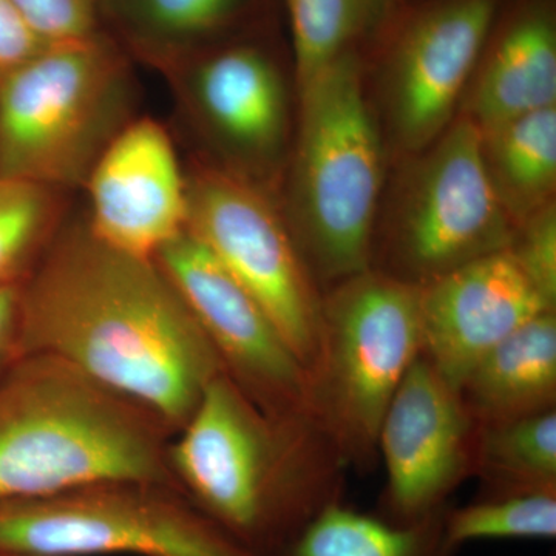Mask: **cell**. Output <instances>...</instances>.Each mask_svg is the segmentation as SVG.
Returning <instances> with one entry per match:
<instances>
[{"instance_id": "cell-1", "label": "cell", "mask_w": 556, "mask_h": 556, "mask_svg": "<svg viewBox=\"0 0 556 556\" xmlns=\"http://www.w3.org/2000/svg\"><path fill=\"white\" fill-rule=\"evenodd\" d=\"M51 356L129 399L175 434L223 369L155 258L62 230L22 285L17 358Z\"/></svg>"}, {"instance_id": "cell-2", "label": "cell", "mask_w": 556, "mask_h": 556, "mask_svg": "<svg viewBox=\"0 0 556 556\" xmlns=\"http://www.w3.org/2000/svg\"><path fill=\"white\" fill-rule=\"evenodd\" d=\"M174 437L167 460L179 492L258 556L280 555L343 501L348 466L314 417L270 416L225 372Z\"/></svg>"}, {"instance_id": "cell-3", "label": "cell", "mask_w": 556, "mask_h": 556, "mask_svg": "<svg viewBox=\"0 0 556 556\" xmlns=\"http://www.w3.org/2000/svg\"><path fill=\"white\" fill-rule=\"evenodd\" d=\"M170 437L155 416L67 362L20 357L0 378V503L102 482L177 486Z\"/></svg>"}, {"instance_id": "cell-4", "label": "cell", "mask_w": 556, "mask_h": 556, "mask_svg": "<svg viewBox=\"0 0 556 556\" xmlns=\"http://www.w3.org/2000/svg\"><path fill=\"white\" fill-rule=\"evenodd\" d=\"M357 51L300 90L288 226L321 292L371 269L383 156Z\"/></svg>"}, {"instance_id": "cell-5", "label": "cell", "mask_w": 556, "mask_h": 556, "mask_svg": "<svg viewBox=\"0 0 556 556\" xmlns=\"http://www.w3.org/2000/svg\"><path fill=\"white\" fill-rule=\"evenodd\" d=\"M420 354V287L371 268L321 294L308 413L348 467L375 464L388 405Z\"/></svg>"}, {"instance_id": "cell-6", "label": "cell", "mask_w": 556, "mask_h": 556, "mask_svg": "<svg viewBox=\"0 0 556 556\" xmlns=\"http://www.w3.org/2000/svg\"><path fill=\"white\" fill-rule=\"evenodd\" d=\"M126 62L100 31L49 43L0 79V178L84 185L116 127Z\"/></svg>"}, {"instance_id": "cell-7", "label": "cell", "mask_w": 556, "mask_h": 556, "mask_svg": "<svg viewBox=\"0 0 556 556\" xmlns=\"http://www.w3.org/2000/svg\"><path fill=\"white\" fill-rule=\"evenodd\" d=\"M0 552L30 556H258L177 486L102 482L0 503Z\"/></svg>"}, {"instance_id": "cell-8", "label": "cell", "mask_w": 556, "mask_h": 556, "mask_svg": "<svg viewBox=\"0 0 556 556\" xmlns=\"http://www.w3.org/2000/svg\"><path fill=\"white\" fill-rule=\"evenodd\" d=\"M427 149L371 265L416 287L510 248L517 233L486 174L481 130L467 116Z\"/></svg>"}, {"instance_id": "cell-9", "label": "cell", "mask_w": 556, "mask_h": 556, "mask_svg": "<svg viewBox=\"0 0 556 556\" xmlns=\"http://www.w3.org/2000/svg\"><path fill=\"white\" fill-rule=\"evenodd\" d=\"M186 229L251 292L308 369L324 292L265 193L239 172L201 167L188 177Z\"/></svg>"}, {"instance_id": "cell-10", "label": "cell", "mask_w": 556, "mask_h": 556, "mask_svg": "<svg viewBox=\"0 0 556 556\" xmlns=\"http://www.w3.org/2000/svg\"><path fill=\"white\" fill-rule=\"evenodd\" d=\"M155 260L241 393L270 416L309 415L308 369L218 258L186 229Z\"/></svg>"}, {"instance_id": "cell-11", "label": "cell", "mask_w": 556, "mask_h": 556, "mask_svg": "<svg viewBox=\"0 0 556 556\" xmlns=\"http://www.w3.org/2000/svg\"><path fill=\"white\" fill-rule=\"evenodd\" d=\"M477 424L459 391L424 354L388 405L378 455L386 466L380 518L415 525L444 510L473 467Z\"/></svg>"}, {"instance_id": "cell-12", "label": "cell", "mask_w": 556, "mask_h": 556, "mask_svg": "<svg viewBox=\"0 0 556 556\" xmlns=\"http://www.w3.org/2000/svg\"><path fill=\"white\" fill-rule=\"evenodd\" d=\"M497 0H434L399 31L388 65L391 126L409 152L452 124L496 21Z\"/></svg>"}, {"instance_id": "cell-13", "label": "cell", "mask_w": 556, "mask_h": 556, "mask_svg": "<svg viewBox=\"0 0 556 556\" xmlns=\"http://www.w3.org/2000/svg\"><path fill=\"white\" fill-rule=\"evenodd\" d=\"M87 228L102 243L156 254L188 225V177L170 135L152 118L124 124L94 161L86 182Z\"/></svg>"}, {"instance_id": "cell-14", "label": "cell", "mask_w": 556, "mask_h": 556, "mask_svg": "<svg viewBox=\"0 0 556 556\" xmlns=\"http://www.w3.org/2000/svg\"><path fill=\"white\" fill-rule=\"evenodd\" d=\"M556 309L510 248L420 287L422 354L452 386L497 343Z\"/></svg>"}, {"instance_id": "cell-15", "label": "cell", "mask_w": 556, "mask_h": 556, "mask_svg": "<svg viewBox=\"0 0 556 556\" xmlns=\"http://www.w3.org/2000/svg\"><path fill=\"white\" fill-rule=\"evenodd\" d=\"M190 83L201 118L223 144L248 161L277 155L287 138V93L262 50L236 46L207 54Z\"/></svg>"}, {"instance_id": "cell-16", "label": "cell", "mask_w": 556, "mask_h": 556, "mask_svg": "<svg viewBox=\"0 0 556 556\" xmlns=\"http://www.w3.org/2000/svg\"><path fill=\"white\" fill-rule=\"evenodd\" d=\"M482 51L477 86L463 113L489 131L556 108V21L547 0L521 3Z\"/></svg>"}, {"instance_id": "cell-17", "label": "cell", "mask_w": 556, "mask_h": 556, "mask_svg": "<svg viewBox=\"0 0 556 556\" xmlns=\"http://www.w3.org/2000/svg\"><path fill=\"white\" fill-rule=\"evenodd\" d=\"M457 391L477 426L556 409V309L533 317L492 348Z\"/></svg>"}, {"instance_id": "cell-18", "label": "cell", "mask_w": 556, "mask_h": 556, "mask_svg": "<svg viewBox=\"0 0 556 556\" xmlns=\"http://www.w3.org/2000/svg\"><path fill=\"white\" fill-rule=\"evenodd\" d=\"M481 134L486 174L518 228L554 203L556 108L529 113Z\"/></svg>"}, {"instance_id": "cell-19", "label": "cell", "mask_w": 556, "mask_h": 556, "mask_svg": "<svg viewBox=\"0 0 556 556\" xmlns=\"http://www.w3.org/2000/svg\"><path fill=\"white\" fill-rule=\"evenodd\" d=\"M445 508L401 526L339 501L318 514L278 556H455L445 543Z\"/></svg>"}, {"instance_id": "cell-20", "label": "cell", "mask_w": 556, "mask_h": 556, "mask_svg": "<svg viewBox=\"0 0 556 556\" xmlns=\"http://www.w3.org/2000/svg\"><path fill=\"white\" fill-rule=\"evenodd\" d=\"M471 478L478 495L556 492V409L477 426Z\"/></svg>"}, {"instance_id": "cell-21", "label": "cell", "mask_w": 556, "mask_h": 556, "mask_svg": "<svg viewBox=\"0 0 556 556\" xmlns=\"http://www.w3.org/2000/svg\"><path fill=\"white\" fill-rule=\"evenodd\" d=\"M396 0H288L299 90L390 16Z\"/></svg>"}, {"instance_id": "cell-22", "label": "cell", "mask_w": 556, "mask_h": 556, "mask_svg": "<svg viewBox=\"0 0 556 556\" xmlns=\"http://www.w3.org/2000/svg\"><path fill=\"white\" fill-rule=\"evenodd\" d=\"M247 0H101L100 17L138 49L177 56L236 20Z\"/></svg>"}, {"instance_id": "cell-23", "label": "cell", "mask_w": 556, "mask_h": 556, "mask_svg": "<svg viewBox=\"0 0 556 556\" xmlns=\"http://www.w3.org/2000/svg\"><path fill=\"white\" fill-rule=\"evenodd\" d=\"M445 543L453 554L473 541L556 538V492L477 495L444 511Z\"/></svg>"}, {"instance_id": "cell-24", "label": "cell", "mask_w": 556, "mask_h": 556, "mask_svg": "<svg viewBox=\"0 0 556 556\" xmlns=\"http://www.w3.org/2000/svg\"><path fill=\"white\" fill-rule=\"evenodd\" d=\"M53 222L51 190L0 178V285L17 273L40 247Z\"/></svg>"}, {"instance_id": "cell-25", "label": "cell", "mask_w": 556, "mask_h": 556, "mask_svg": "<svg viewBox=\"0 0 556 556\" xmlns=\"http://www.w3.org/2000/svg\"><path fill=\"white\" fill-rule=\"evenodd\" d=\"M47 43L87 38L98 31L101 0H10Z\"/></svg>"}, {"instance_id": "cell-26", "label": "cell", "mask_w": 556, "mask_h": 556, "mask_svg": "<svg viewBox=\"0 0 556 556\" xmlns=\"http://www.w3.org/2000/svg\"><path fill=\"white\" fill-rule=\"evenodd\" d=\"M510 251L536 287L556 300L555 204L541 208L517 228Z\"/></svg>"}, {"instance_id": "cell-27", "label": "cell", "mask_w": 556, "mask_h": 556, "mask_svg": "<svg viewBox=\"0 0 556 556\" xmlns=\"http://www.w3.org/2000/svg\"><path fill=\"white\" fill-rule=\"evenodd\" d=\"M47 46L10 0H0V79Z\"/></svg>"}, {"instance_id": "cell-28", "label": "cell", "mask_w": 556, "mask_h": 556, "mask_svg": "<svg viewBox=\"0 0 556 556\" xmlns=\"http://www.w3.org/2000/svg\"><path fill=\"white\" fill-rule=\"evenodd\" d=\"M22 308V285L17 280L0 285V378L17 361Z\"/></svg>"}, {"instance_id": "cell-29", "label": "cell", "mask_w": 556, "mask_h": 556, "mask_svg": "<svg viewBox=\"0 0 556 556\" xmlns=\"http://www.w3.org/2000/svg\"><path fill=\"white\" fill-rule=\"evenodd\" d=\"M0 556H30V555H20V554H10V552H0Z\"/></svg>"}]
</instances>
